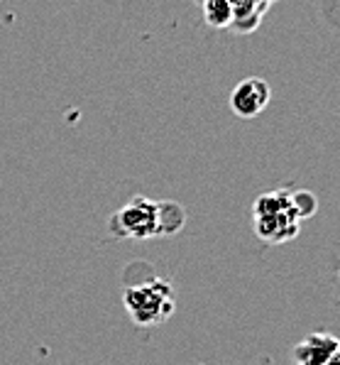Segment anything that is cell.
Listing matches in <instances>:
<instances>
[{"mask_svg":"<svg viewBox=\"0 0 340 365\" xmlns=\"http://www.w3.org/2000/svg\"><path fill=\"white\" fill-rule=\"evenodd\" d=\"M186 221L179 204L152 201L147 196H135L110 218V231L118 238H152V235L176 233Z\"/></svg>","mask_w":340,"mask_h":365,"instance_id":"cell-1","label":"cell"},{"mask_svg":"<svg viewBox=\"0 0 340 365\" xmlns=\"http://www.w3.org/2000/svg\"><path fill=\"white\" fill-rule=\"evenodd\" d=\"M253 221L255 233L265 243L280 245L294 240L299 235L301 218L292 204V192L277 189V192L260 194L253 204Z\"/></svg>","mask_w":340,"mask_h":365,"instance_id":"cell-2","label":"cell"},{"mask_svg":"<svg viewBox=\"0 0 340 365\" xmlns=\"http://www.w3.org/2000/svg\"><path fill=\"white\" fill-rule=\"evenodd\" d=\"M125 309L137 327H159L174 314V289L169 282L152 277L142 284H132L122 294Z\"/></svg>","mask_w":340,"mask_h":365,"instance_id":"cell-3","label":"cell"},{"mask_svg":"<svg viewBox=\"0 0 340 365\" xmlns=\"http://www.w3.org/2000/svg\"><path fill=\"white\" fill-rule=\"evenodd\" d=\"M272 98L270 83L262 76L243 78L230 91V108L238 118H257Z\"/></svg>","mask_w":340,"mask_h":365,"instance_id":"cell-4","label":"cell"},{"mask_svg":"<svg viewBox=\"0 0 340 365\" xmlns=\"http://www.w3.org/2000/svg\"><path fill=\"white\" fill-rule=\"evenodd\" d=\"M340 348V339L328 331H314L304 341H299L292 351L294 365H326Z\"/></svg>","mask_w":340,"mask_h":365,"instance_id":"cell-5","label":"cell"},{"mask_svg":"<svg viewBox=\"0 0 340 365\" xmlns=\"http://www.w3.org/2000/svg\"><path fill=\"white\" fill-rule=\"evenodd\" d=\"M233 5V30L253 32L260 25L262 15L272 5V0H230Z\"/></svg>","mask_w":340,"mask_h":365,"instance_id":"cell-6","label":"cell"},{"mask_svg":"<svg viewBox=\"0 0 340 365\" xmlns=\"http://www.w3.org/2000/svg\"><path fill=\"white\" fill-rule=\"evenodd\" d=\"M203 5V20L206 25L216 30H225L233 25V5L230 0H201Z\"/></svg>","mask_w":340,"mask_h":365,"instance_id":"cell-7","label":"cell"},{"mask_svg":"<svg viewBox=\"0 0 340 365\" xmlns=\"http://www.w3.org/2000/svg\"><path fill=\"white\" fill-rule=\"evenodd\" d=\"M292 204L294 209H297L299 218L304 221V218H311L316 213V196L311 192H306V189H299V192H292Z\"/></svg>","mask_w":340,"mask_h":365,"instance_id":"cell-8","label":"cell"},{"mask_svg":"<svg viewBox=\"0 0 340 365\" xmlns=\"http://www.w3.org/2000/svg\"><path fill=\"white\" fill-rule=\"evenodd\" d=\"M326 365H340V348H338V351H336V356H333L331 361H328Z\"/></svg>","mask_w":340,"mask_h":365,"instance_id":"cell-9","label":"cell"}]
</instances>
